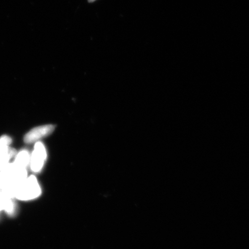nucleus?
<instances>
[{
    "mask_svg": "<svg viewBox=\"0 0 249 249\" xmlns=\"http://www.w3.org/2000/svg\"><path fill=\"white\" fill-rule=\"evenodd\" d=\"M47 158V152L45 145L40 142H37L34 150L31 156L30 168L34 173H39L42 170Z\"/></svg>",
    "mask_w": 249,
    "mask_h": 249,
    "instance_id": "f03ea898",
    "label": "nucleus"
},
{
    "mask_svg": "<svg viewBox=\"0 0 249 249\" xmlns=\"http://www.w3.org/2000/svg\"><path fill=\"white\" fill-rule=\"evenodd\" d=\"M17 154V152L16 149L9 147L0 151V171H1L9 164V161Z\"/></svg>",
    "mask_w": 249,
    "mask_h": 249,
    "instance_id": "39448f33",
    "label": "nucleus"
},
{
    "mask_svg": "<svg viewBox=\"0 0 249 249\" xmlns=\"http://www.w3.org/2000/svg\"><path fill=\"white\" fill-rule=\"evenodd\" d=\"M12 140L10 137L4 135L0 138V151L9 147L12 143Z\"/></svg>",
    "mask_w": 249,
    "mask_h": 249,
    "instance_id": "423d86ee",
    "label": "nucleus"
},
{
    "mask_svg": "<svg viewBox=\"0 0 249 249\" xmlns=\"http://www.w3.org/2000/svg\"><path fill=\"white\" fill-rule=\"evenodd\" d=\"M41 194V189L38 180L34 176L27 177L15 193L14 197L18 200L27 201L38 197Z\"/></svg>",
    "mask_w": 249,
    "mask_h": 249,
    "instance_id": "f257e3e1",
    "label": "nucleus"
},
{
    "mask_svg": "<svg viewBox=\"0 0 249 249\" xmlns=\"http://www.w3.org/2000/svg\"><path fill=\"white\" fill-rule=\"evenodd\" d=\"M89 2H93L96 1V0H88Z\"/></svg>",
    "mask_w": 249,
    "mask_h": 249,
    "instance_id": "0eeeda50",
    "label": "nucleus"
},
{
    "mask_svg": "<svg viewBox=\"0 0 249 249\" xmlns=\"http://www.w3.org/2000/svg\"><path fill=\"white\" fill-rule=\"evenodd\" d=\"M31 156L26 149L21 150L17 155L13 163L18 169H26L30 163Z\"/></svg>",
    "mask_w": 249,
    "mask_h": 249,
    "instance_id": "20e7f679",
    "label": "nucleus"
},
{
    "mask_svg": "<svg viewBox=\"0 0 249 249\" xmlns=\"http://www.w3.org/2000/svg\"><path fill=\"white\" fill-rule=\"evenodd\" d=\"M55 126L53 124H45L35 127L28 132L24 136V141L27 144L38 142L40 139L45 138L54 132Z\"/></svg>",
    "mask_w": 249,
    "mask_h": 249,
    "instance_id": "7ed1b4c3",
    "label": "nucleus"
}]
</instances>
